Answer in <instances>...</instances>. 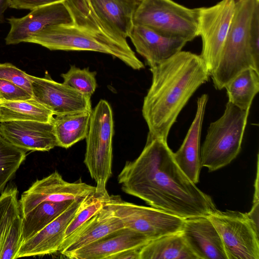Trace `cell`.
I'll list each match as a JSON object with an SVG mask.
<instances>
[{
  "label": "cell",
  "mask_w": 259,
  "mask_h": 259,
  "mask_svg": "<svg viewBox=\"0 0 259 259\" xmlns=\"http://www.w3.org/2000/svg\"><path fill=\"white\" fill-rule=\"evenodd\" d=\"M167 141L148 136L140 155L118 176L123 192L184 219L207 216L217 208L176 163Z\"/></svg>",
  "instance_id": "1"
},
{
  "label": "cell",
  "mask_w": 259,
  "mask_h": 259,
  "mask_svg": "<svg viewBox=\"0 0 259 259\" xmlns=\"http://www.w3.org/2000/svg\"><path fill=\"white\" fill-rule=\"evenodd\" d=\"M151 85L144 98L142 114L148 136L167 141L172 125L196 91L210 73L200 55L181 51L150 68Z\"/></svg>",
  "instance_id": "2"
},
{
  "label": "cell",
  "mask_w": 259,
  "mask_h": 259,
  "mask_svg": "<svg viewBox=\"0 0 259 259\" xmlns=\"http://www.w3.org/2000/svg\"><path fill=\"white\" fill-rule=\"evenodd\" d=\"M250 68L259 72V0H236L219 62L210 76L221 90Z\"/></svg>",
  "instance_id": "3"
},
{
  "label": "cell",
  "mask_w": 259,
  "mask_h": 259,
  "mask_svg": "<svg viewBox=\"0 0 259 259\" xmlns=\"http://www.w3.org/2000/svg\"><path fill=\"white\" fill-rule=\"evenodd\" d=\"M250 109L242 110L228 102L222 116L210 123L200 149L201 166L215 171L239 154Z\"/></svg>",
  "instance_id": "4"
},
{
  "label": "cell",
  "mask_w": 259,
  "mask_h": 259,
  "mask_svg": "<svg viewBox=\"0 0 259 259\" xmlns=\"http://www.w3.org/2000/svg\"><path fill=\"white\" fill-rule=\"evenodd\" d=\"M198 12L199 8H187L173 0H141L134 12L133 25L189 42L198 36Z\"/></svg>",
  "instance_id": "5"
},
{
  "label": "cell",
  "mask_w": 259,
  "mask_h": 259,
  "mask_svg": "<svg viewBox=\"0 0 259 259\" xmlns=\"http://www.w3.org/2000/svg\"><path fill=\"white\" fill-rule=\"evenodd\" d=\"M26 42L39 45L50 50L87 51L105 53L117 58L135 70L144 65L133 51L112 46L75 24L47 26L27 39Z\"/></svg>",
  "instance_id": "6"
},
{
  "label": "cell",
  "mask_w": 259,
  "mask_h": 259,
  "mask_svg": "<svg viewBox=\"0 0 259 259\" xmlns=\"http://www.w3.org/2000/svg\"><path fill=\"white\" fill-rule=\"evenodd\" d=\"M113 134L112 108L106 100L101 99L91 112L83 161L97 188L106 189L112 175Z\"/></svg>",
  "instance_id": "7"
},
{
  "label": "cell",
  "mask_w": 259,
  "mask_h": 259,
  "mask_svg": "<svg viewBox=\"0 0 259 259\" xmlns=\"http://www.w3.org/2000/svg\"><path fill=\"white\" fill-rule=\"evenodd\" d=\"M218 232L227 259H258V226L246 213L217 209L207 215Z\"/></svg>",
  "instance_id": "8"
},
{
  "label": "cell",
  "mask_w": 259,
  "mask_h": 259,
  "mask_svg": "<svg viewBox=\"0 0 259 259\" xmlns=\"http://www.w3.org/2000/svg\"><path fill=\"white\" fill-rule=\"evenodd\" d=\"M107 205L122 222L124 227L148 238L150 242L181 231L184 219L153 207L135 204L110 196Z\"/></svg>",
  "instance_id": "9"
},
{
  "label": "cell",
  "mask_w": 259,
  "mask_h": 259,
  "mask_svg": "<svg viewBox=\"0 0 259 259\" xmlns=\"http://www.w3.org/2000/svg\"><path fill=\"white\" fill-rule=\"evenodd\" d=\"M235 0H222L213 6L199 8L198 36L202 40L200 56L210 73L219 62L233 18Z\"/></svg>",
  "instance_id": "10"
},
{
  "label": "cell",
  "mask_w": 259,
  "mask_h": 259,
  "mask_svg": "<svg viewBox=\"0 0 259 259\" xmlns=\"http://www.w3.org/2000/svg\"><path fill=\"white\" fill-rule=\"evenodd\" d=\"M29 77L32 97L54 115L92 111L91 97L54 80L47 72L44 77L29 74Z\"/></svg>",
  "instance_id": "11"
},
{
  "label": "cell",
  "mask_w": 259,
  "mask_h": 259,
  "mask_svg": "<svg viewBox=\"0 0 259 259\" xmlns=\"http://www.w3.org/2000/svg\"><path fill=\"white\" fill-rule=\"evenodd\" d=\"M95 190L96 186L82 182H68L55 171L37 180L22 193L19 201L21 214L22 216L25 215L42 202L77 200L87 197Z\"/></svg>",
  "instance_id": "12"
},
{
  "label": "cell",
  "mask_w": 259,
  "mask_h": 259,
  "mask_svg": "<svg viewBox=\"0 0 259 259\" xmlns=\"http://www.w3.org/2000/svg\"><path fill=\"white\" fill-rule=\"evenodd\" d=\"M8 20L10 24L5 38L8 45L26 42L28 38L49 26L74 24L64 2L38 7L23 17H12Z\"/></svg>",
  "instance_id": "13"
},
{
  "label": "cell",
  "mask_w": 259,
  "mask_h": 259,
  "mask_svg": "<svg viewBox=\"0 0 259 259\" xmlns=\"http://www.w3.org/2000/svg\"><path fill=\"white\" fill-rule=\"evenodd\" d=\"M0 134L8 142L26 151H48L58 146L52 122L2 121Z\"/></svg>",
  "instance_id": "14"
},
{
  "label": "cell",
  "mask_w": 259,
  "mask_h": 259,
  "mask_svg": "<svg viewBox=\"0 0 259 259\" xmlns=\"http://www.w3.org/2000/svg\"><path fill=\"white\" fill-rule=\"evenodd\" d=\"M85 197L74 200L59 216L22 242L17 252V258L44 256L59 251L65 239L66 229Z\"/></svg>",
  "instance_id": "15"
},
{
  "label": "cell",
  "mask_w": 259,
  "mask_h": 259,
  "mask_svg": "<svg viewBox=\"0 0 259 259\" xmlns=\"http://www.w3.org/2000/svg\"><path fill=\"white\" fill-rule=\"evenodd\" d=\"M181 232L198 259H227L221 238L207 216L185 219Z\"/></svg>",
  "instance_id": "16"
},
{
  "label": "cell",
  "mask_w": 259,
  "mask_h": 259,
  "mask_svg": "<svg viewBox=\"0 0 259 259\" xmlns=\"http://www.w3.org/2000/svg\"><path fill=\"white\" fill-rule=\"evenodd\" d=\"M128 37L150 68L182 51L188 42L183 38L164 36L147 27L134 25Z\"/></svg>",
  "instance_id": "17"
},
{
  "label": "cell",
  "mask_w": 259,
  "mask_h": 259,
  "mask_svg": "<svg viewBox=\"0 0 259 259\" xmlns=\"http://www.w3.org/2000/svg\"><path fill=\"white\" fill-rule=\"evenodd\" d=\"M150 242L142 234L123 227L68 254L71 259H108L121 251L142 248Z\"/></svg>",
  "instance_id": "18"
},
{
  "label": "cell",
  "mask_w": 259,
  "mask_h": 259,
  "mask_svg": "<svg viewBox=\"0 0 259 259\" xmlns=\"http://www.w3.org/2000/svg\"><path fill=\"white\" fill-rule=\"evenodd\" d=\"M123 227L122 221L106 204L99 212L64 240L59 251L66 256L76 250Z\"/></svg>",
  "instance_id": "19"
},
{
  "label": "cell",
  "mask_w": 259,
  "mask_h": 259,
  "mask_svg": "<svg viewBox=\"0 0 259 259\" xmlns=\"http://www.w3.org/2000/svg\"><path fill=\"white\" fill-rule=\"evenodd\" d=\"M208 96L203 94L197 101L195 117L180 148L174 153V159L184 173L194 184L199 182L200 137Z\"/></svg>",
  "instance_id": "20"
},
{
  "label": "cell",
  "mask_w": 259,
  "mask_h": 259,
  "mask_svg": "<svg viewBox=\"0 0 259 259\" xmlns=\"http://www.w3.org/2000/svg\"><path fill=\"white\" fill-rule=\"evenodd\" d=\"M97 16L119 38L126 40L137 6L127 0H89Z\"/></svg>",
  "instance_id": "21"
},
{
  "label": "cell",
  "mask_w": 259,
  "mask_h": 259,
  "mask_svg": "<svg viewBox=\"0 0 259 259\" xmlns=\"http://www.w3.org/2000/svg\"><path fill=\"white\" fill-rule=\"evenodd\" d=\"M140 259H198L181 231L151 241L142 247Z\"/></svg>",
  "instance_id": "22"
},
{
  "label": "cell",
  "mask_w": 259,
  "mask_h": 259,
  "mask_svg": "<svg viewBox=\"0 0 259 259\" xmlns=\"http://www.w3.org/2000/svg\"><path fill=\"white\" fill-rule=\"evenodd\" d=\"M92 111L55 115L52 120L58 146L67 149L85 139Z\"/></svg>",
  "instance_id": "23"
},
{
  "label": "cell",
  "mask_w": 259,
  "mask_h": 259,
  "mask_svg": "<svg viewBox=\"0 0 259 259\" xmlns=\"http://www.w3.org/2000/svg\"><path fill=\"white\" fill-rule=\"evenodd\" d=\"M74 200L42 202L22 215L21 243L34 236L59 216Z\"/></svg>",
  "instance_id": "24"
},
{
  "label": "cell",
  "mask_w": 259,
  "mask_h": 259,
  "mask_svg": "<svg viewBox=\"0 0 259 259\" xmlns=\"http://www.w3.org/2000/svg\"><path fill=\"white\" fill-rule=\"evenodd\" d=\"M0 111L1 122L31 120L52 122L54 116L51 111L33 97L16 101H7L0 99Z\"/></svg>",
  "instance_id": "25"
},
{
  "label": "cell",
  "mask_w": 259,
  "mask_h": 259,
  "mask_svg": "<svg viewBox=\"0 0 259 259\" xmlns=\"http://www.w3.org/2000/svg\"><path fill=\"white\" fill-rule=\"evenodd\" d=\"M228 102L242 110L250 109L259 91V72L252 68L244 70L225 87Z\"/></svg>",
  "instance_id": "26"
},
{
  "label": "cell",
  "mask_w": 259,
  "mask_h": 259,
  "mask_svg": "<svg viewBox=\"0 0 259 259\" xmlns=\"http://www.w3.org/2000/svg\"><path fill=\"white\" fill-rule=\"evenodd\" d=\"M26 151L5 140L0 134V193L25 161Z\"/></svg>",
  "instance_id": "27"
},
{
  "label": "cell",
  "mask_w": 259,
  "mask_h": 259,
  "mask_svg": "<svg viewBox=\"0 0 259 259\" xmlns=\"http://www.w3.org/2000/svg\"><path fill=\"white\" fill-rule=\"evenodd\" d=\"M110 198L107 190L96 187L95 192L87 196L81 202L75 215L68 226L65 239L84 222L99 212Z\"/></svg>",
  "instance_id": "28"
},
{
  "label": "cell",
  "mask_w": 259,
  "mask_h": 259,
  "mask_svg": "<svg viewBox=\"0 0 259 259\" xmlns=\"http://www.w3.org/2000/svg\"><path fill=\"white\" fill-rule=\"evenodd\" d=\"M17 187H8L0 196V248L5 235L13 220L20 214Z\"/></svg>",
  "instance_id": "29"
},
{
  "label": "cell",
  "mask_w": 259,
  "mask_h": 259,
  "mask_svg": "<svg viewBox=\"0 0 259 259\" xmlns=\"http://www.w3.org/2000/svg\"><path fill=\"white\" fill-rule=\"evenodd\" d=\"M96 75V72L90 71L88 67L80 69L75 65L61 74L63 83L90 97L97 87Z\"/></svg>",
  "instance_id": "30"
},
{
  "label": "cell",
  "mask_w": 259,
  "mask_h": 259,
  "mask_svg": "<svg viewBox=\"0 0 259 259\" xmlns=\"http://www.w3.org/2000/svg\"><path fill=\"white\" fill-rule=\"evenodd\" d=\"M22 220L20 214L7 230L0 248V259H15L22 242Z\"/></svg>",
  "instance_id": "31"
},
{
  "label": "cell",
  "mask_w": 259,
  "mask_h": 259,
  "mask_svg": "<svg viewBox=\"0 0 259 259\" xmlns=\"http://www.w3.org/2000/svg\"><path fill=\"white\" fill-rule=\"evenodd\" d=\"M0 79L14 83L26 90L32 95L29 74L9 63H0Z\"/></svg>",
  "instance_id": "32"
},
{
  "label": "cell",
  "mask_w": 259,
  "mask_h": 259,
  "mask_svg": "<svg viewBox=\"0 0 259 259\" xmlns=\"http://www.w3.org/2000/svg\"><path fill=\"white\" fill-rule=\"evenodd\" d=\"M32 96L21 87L10 81L0 79V99L7 101L29 99Z\"/></svg>",
  "instance_id": "33"
},
{
  "label": "cell",
  "mask_w": 259,
  "mask_h": 259,
  "mask_svg": "<svg viewBox=\"0 0 259 259\" xmlns=\"http://www.w3.org/2000/svg\"><path fill=\"white\" fill-rule=\"evenodd\" d=\"M66 0H11L10 7L16 9L32 10L47 5L63 3Z\"/></svg>",
  "instance_id": "34"
},
{
  "label": "cell",
  "mask_w": 259,
  "mask_h": 259,
  "mask_svg": "<svg viewBox=\"0 0 259 259\" xmlns=\"http://www.w3.org/2000/svg\"><path fill=\"white\" fill-rule=\"evenodd\" d=\"M141 248L126 249L110 256L108 259H140V252Z\"/></svg>",
  "instance_id": "35"
},
{
  "label": "cell",
  "mask_w": 259,
  "mask_h": 259,
  "mask_svg": "<svg viewBox=\"0 0 259 259\" xmlns=\"http://www.w3.org/2000/svg\"><path fill=\"white\" fill-rule=\"evenodd\" d=\"M11 0H0V24L4 21V13L10 6Z\"/></svg>",
  "instance_id": "36"
},
{
  "label": "cell",
  "mask_w": 259,
  "mask_h": 259,
  "mask_svg": "<svg viewBox=\"0 0 259 259\" xmlns=\"http://www.w3.org/2000/svg\"><path fill=\"white\" fill-rule=\"evenodd\" d=\"M128 1V2H131V3L137 6L141 0H127Z\"/></svg>",
  "instance_id": "37"
},
{
  "label": "cell",
  "mask_w": 259,
  "mask_h": 259,
  "mask_svg": "<svg viewBox=\"0 0 259 259\" xmlns=\"http://www.w3.org/2000/svg\"><path fill=\"white\" fill-rule=\"evenodd\" d=\"M0 122H1V111H0Z\"/></svg>",
  "instance_id": "38"
},
{
  "label": "cell",
  "mask_w": 259,
  "mask_h": 259,
  "mask_svg": "<svg viewBox=\"0 0 259 259\" xmlns=\"http://www.w3.org/2000/svg\"><path fill=\"white\" fill-rule=\"evenodd\" d=\"M235 1H236V0H235Z\"/></svg>",
  "instance_id": "39"
}]
</instances>
